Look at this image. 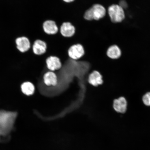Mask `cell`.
<instances>
[{
  "instance_id": "obj_1",
  "label": "cell",
  "mask_w": 150,
  "mask_h": 150,
  "mask_svg": "<svg viewBox=\"0 0 150 150\" xmlns=\"http://www.w3.org/2000/svg\"><path fill=\"white\" fill-rule=\"evenodd\" d=\"M17 116L16 112L0 110V141L8 139Z\"/></svg>"
},
{
  "instance_id": "obj_2",
  "label": "cell",
  "mask_w": 150,
  "mask_h": 150,
  "mask_svg": "<svg viewBox=\"0 0 150 150\" xmlns=\"http://www.w3.org/2000/svg\"><path fill=\"white\" fill-rule=\"evenodd\" d=\"M106 13L105 8L100 4L96 3L85 11L83 17L87 21H98L104 18Z\"/></svg>"
},
{
  "instance_id": "obj_3",
  "label": "cell",
  "mask_w": 150,
  "mask_h": 150,
  "mask_svg": "<svg viewBox=\"0 0 150 150\" xmlns=\"http://www.w3.org/2000/svg\"><path fill=\"white\" fill-rule=\"evenodd\" d=\"M108 13L110 20L113 23H119L124 19V10L119 5L112 4L108 9Z\"/></svg>"
},
{
  "instance_id": "obj_4",
  "label": "cell",
  "mask_w": 150,
  "mask_h": 150,
  "mask_svg": "<svg viewBox=\"0 0 150 150\" xmlns=\"http://www.w3.org/2000/svg\"><path fill=\"white\" fill-rule=\"evenodd\" d=\"M85 53L84 47L79 43L73 44L67 50L69 57L74 60H78L81 59Z\"/></svg>"
},
{
  "instance_id": "obj_5",
  "label": "cell",
  "mask_w": 150,
  "mask_h": 150,
  "mask_svg": "<svg viewBox=\"0 0 150 150\" xmlns=\"http://www.w3.org/2000/svg\"><path fill=\"white\" fill-rule=\"evenodd\" d=\"M59 31L62 36L66 38H70L76 33V28L70 22H65L62 24Z\"/></svg>"
},
{
  "instance_id": "obj_6",
  "label": "cell",
  "mask_w": 150,
  "mask_h": 150,
  "mask_svg": "<svg viewBox=\"0 0 150 150\" xmlns=\"http://www.w3.org/2000/svg\"><path fill=\"white\" fill-rule=\"evenodd\" d=\"M45 62L48 71L52 72L60 70L62 66L60 59L57 56H49L46 58Z\"/></svg>"
},
{
  "instance_id": "obj_7",
  "label": "cell",
  "mask_w": 150,
  "mask_h": 150,
  "mask_svg": "<svg viewBox=\"0 0 150 150\" xmlns=\"http://www.w3.org/2000/svg\"><path fill=\"white\" fill-rule=\"evenodd\" d=\"M43 31L46 34L55 35L57 34L59 31V28L55 21L47 20L43 22L42 25Z\"/></svg>"
},
{
  "instance_id": "obj_8",
  "label": "cell",
  "mask_w": 150,
  "mask_h": 150,
  "mask_svg": "<svg viewBox=\"0 0 150 150\" xmlns=\"http://www.w3.org/2000/svg\"><path fill=\"white\" fill-rule=\"evenodd\" d=\"M16 47L19 51L24 53L28 51L31 48V42L28 38L22 36L17 38L15 40Z\"/></svg>"
},
{
  "instance_id": "obj_9",
  "label": "cell",
  "mask_w": 150,
  "mask_h": 150,
  "mask_svg": "<svg viewBox=\"0 0 150 150\" xmlns=\"http://www.w3.org/2000/svg\"><path fill=\"white\" fill-rule=\"evenodd\" d=\"M44 84L48 87H56L58 83V77L55 72L48 71L43 75Z\"/></svg>"
},
{
  "instance_id": "obj_10",
  "label": "cell",
  "mask_w": 150,
  "mask_h": 150,
  "mask_svg": "<svg viewBox=\"0 0 150 150\" xmlns=\"http://www.w3.org/2000/svg\"><path fill=\"white\" fill-rule=\"evenodd\" d=\"M47 47V44L44 41L41 39H37L33 42V51L35 55H42L46 53Z\"/></svg>"
},
{
  "instance_id": "obj_11",
  "label": "cell",
  "mask_w": 150,
  "mask_h": 150,
  "mask_svg": "<svg viewBox=\"0 0 150 150\" xmlns=\"http://www.w3.org/2000/svg\"><path fill=\"white\" fill-rule=\"evenodd\" d=\"M88 81L90 84L95 87L102 85L104 83L102 75L96 70L93 71L89 74Z\"/></svg>"
},
{
  "instance_id": "obj_12",
  "label": "cell",
  "mask_w": 150,
  "mask_h": 150,
  "mask_svg": "<svg viewBox=\"0 0 150 150\" xmlns=\"http://www.w3.org/2000/svg\"><path fill=\"white\" fill-rule=\"evenodd\" d=\"M127 103L126 99L123 97L115 99L114 100L113 107L116 112L125 113L127 109Z\"/></svg>"
},
{
  "instance_id": "obj_13",
  "label": "cell",
  "mask_w": 150,
  "mask_h": 150,
  "mask_svg": "<svg viewBox=\"0 0 150 150\" xmlns=\"http://www.w3.org/2000/svg\"><path fill=\"white\" fill-rule=\"evenodd\" d=\"M121 52L119 47L116 45H112L108 48L106 55L109 58L112 59H117L121 56Z\"/></svg>"
},
{
  "instance_id": "obj_14",
  "label": "cell",
  "mask_w": 150,
  "mask_h": 150,
  "mask_svg": "<svg viewBox=\"0 0 150 150\" xmlns=\"http://www.w3.org/2000/svg\"><path fill=\"white\" fill-rule=\"evenodd\" d=\"M21 91L24 95L31 96L35 93V88L33 84L30 82H24L21 86Z\"/></svg>"
},
{
  "instance_id": "obj_15",
  "label": "cell",
  "mask_w": 150,
  "mask_h": 150,
  "mask_svg": "<svg viewBox=\"0 0 150 150\" xmlns=\"http://www.w3.org/2000/svg\"><path fill=\"white\" fill-rule=\"evenodd\" d=\"M143 103L146 105L150 106V92L146 93L142 98Z\"/></svg>"
},
{
  "instance_id": "obj_16",
  "label": "cell",
  "mask_w": 150,
  "mask_h": 150,
  "mask_svg": "<svg viewBox=\"0 0 150 150\" xmlns=\"http://www.w3.org/2000/svg\"><path fill=\"white\" fill-rule=\"evenodd\" d=\"M119 5L124 9L126 8L128 6L127 2L125 0H121L120 1Z\"/></svg>"
},
{
  "instance_id": "obj_17",
  "label": "cell",
  "mask_w": 150,
  "mask_h": 150,
  "mask_svg": "<svg viewBox=\"0 0 150 150\" xmlns=\"http://www.w3.org/2000/svg\"><path fill=\"white\" fill-rule=\"evenodd\" d=\"M64 2L66 3H71L74 2L75 0H62Z\"/></svg>"
}]
</instances>
